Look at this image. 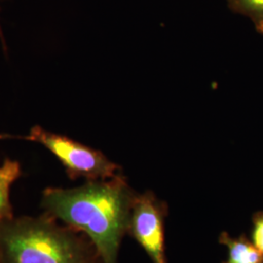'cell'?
Instances as JSON below:
<instances>
[{"label": "cell", "instance_id": "cell-1", "mask_svg": "<svg viewBox=\"0 0 263 263\" xmlns=\"http://www.w3.org/2000/svg\"><path fill=\"white\" fill-rule=\"evenodd\" d=\"M136 195L119 175L90 180L78 187H47L42 192L40 206L44 214L86 234L102 263H117Z\"/></svg>", "mask_w": 263, "mask_h": 263}, {"label": "cell", "instance_id": "cell-2", "mask_svg": "<svg viewBox=\"0 0 263 263\" xmlns=\"http://www.w3.org/2000/svg\"><path fill=\"white\" fill-rule=\"evenodd\" d=\"M0 263H102L90 240L55 218L13 216L0 224Z\"/></svg>", "mask_w": 263, "mask_h": 263}, {"label": "cell", "instance_id": "cell-3", "mask_svg": "<svg viewBox=\"0 0 263 263\" xmlns=\"http://www.w3.org/2000/svg\"><path fill=\"white\" fill-rule=\"evenodd\" d=\"M2 139H20L37 142L55 155L70 179L82 178L90 180H104L119 176L121 168L108 159L102 151L87 146L70 138L46 131L39 125L30 129L27 136L0 135Z\"/></svg>", "mask_w": 263, "mask_h": 263}, {"label": "cell", "instance_id": "cell-4", "mask_svg": "<svg viewBox=\"0 0 263 263\" xmlns=\"http://www.w3.org/2000/svg\"><path fill=\"white\" fill-rule=\"evenodd\" d=\"M162 207L151 192L137 194L130 215L128 232L144 249L152 263H167Z\"/></svg>", "mask_w": 263, "mask_h": 263}, {"label": "cell", "instance_id": "cell-5", "mask_svg": "<svg viewBox=\"0 0 263 263\" xmlns=\"http://www.w3.org/2000/svg\"><path fill=\"white\" fill-rule=\"evenodd\" d=\"M219 243L228 250L227 260L223 263H263V254L246 235L232 238L226 232L219 236Z\"/></svg>", "mask_w": 263, "mask_h": 263}, {"label": "cell", "instance_id": "cell-6", "mask_svg": "<svg viewBox=\"0 0 263 263\" xmlns=\"http://www.w3.org/2000/svg\"><path fill=\"white\" fill-rule=\"evenodd\" d=\"M22 176L18 161L9 158L0 166V224L14 216L10 200V191L13 183Z\"/></svg>", "mask_w": 263, "mask_h": 263}, {"label": "cell", "instance_id": "cell-7", "mask_svg": "<svg viewBox=\"0 0 263 263\" xmlns=\"http://www.w3.org/2000/svg\"><path fill=\"white\" fill-rule=\"evenodd\" d=\"M228 8L252 20L255 29L263 35V0H226Z\"/></svg>", "mask_w": 263, "mask_h": 263}, {"label": "cell", "instance_id": "cell-8", "mask_svg": "<svg viewBox=\"0 0 263 263\" xmlns=\"http://www.w3.org/2000/svg\"><path fill=\"white\" fill-rule=\"evenodd\" d=\"M252 242L263 254V212H257L253 216Z\"/></svg>", "mask_w": 263, "mask_h": 263}, {"label": "cell", "instance_id": "cell-9", "mask_svg": "<svg viewBox=\"0 0 263 263\" xmlns=\"http://www.w3.org/2000/svg\"><path fill=\"white\" fill-rule=\"evenodd\" d=\"M0 38H1V40H2V45H3V47H4V50H6V47H5V42H4V39H3V35H2V30H1V26H0Z\"/></svg>", "mask_w": 263, "mask_h": 263}]
</instances>
